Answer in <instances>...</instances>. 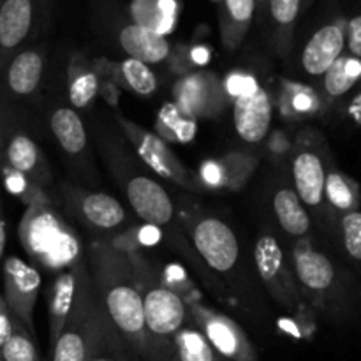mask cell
Segmentation results:
<instances>
[{"label":"cell","mask_w":361,"mask_h":361,"mask_svg":"<svg viewBox=\"0 0 361 361\" xmlns=\"http://www.w3.org/2000/svg\"><path fill=\"white\" fill-rule=\"evenodd\" d=\"M126 194L133 210L147 224L159 228L171 222L173 214H175L171 197L166 192L164 187H161L152 178L134 176L127 182Z\"/></svg>","instance_id":"11"},{"label":"cell","mask_w":361,"mask_h":361,"mask_svg":"<svg viewBox=\"0 0 361 361\" xmlns=\"http://www.w3.org/2000/svg\"><path fill=\"white\" fill-rule=\"evenodd\" d=\"M222 171V187L229 190H240L257 168V159L247 152H229L219 159Z\"/></svg>","instance_id":"31"},{"label":"cell","mask_w":361,"mask_h":361,"mask_svg":"<svg viewBox=\"0 0 361 361\" xmlns=\"http://www.w3.org/2000/svg\"><path fill=\"white\" fill-rule=\"evenodd\" d=\"M11 324H13V316H11L7 303L4 300L2 289H0V349H2L4 342L7 341L11 334Z\"/></svg>","instance_id":"42"},{"label":"cell","mask_w":361,"mask_h":361,"mask_svg":"<svg viewBox=\"0 0 361 361\" xmlns=\"http://www.w3.org/2000/svg\"><path fill=\"white\" fill-rule=\"evenodd\" d=\"M69 101L74 108H87L99 95V76L85 55H74L67 69Z\"/></svg>","instance_id":"25"},{"label":"cell","mask_w":361,"mask_h":361,"mask_svg":"<svg viewBox=\"0 0 361 361\" xmlns=\"http://www.w3.org/2000/svg\"><path fill=\"white\" fill-rule=\"evenodd\" d=\"M99 95L108 102L109 106L116 108L118 106V95H120V87L115 85L113 81L108 80H99Z\"/></svg>","instance_id":"43"},{"label":"cell","mask_w":361,"mask_h":361,"mask_svg":"<svg viewBox=\"0 0 361 361\" xmlns=\"http://www.w3.org/2000/svg\"><path fill=\"white\" fill-rule=\"evenodd\" d=\"M204 187H222V171L219 161H207L197 173Z\"/></svg>","instance_id":"39"},{"label":"cell","mask_w":361,"mask_h":361,"mask_svg":"<svg viewBox=\"0 0 361 361\" xmlns=\"http://www.w3.org/2000/svg\"><path fill=\"white\" fill-rule=\"evenodd\" d=\"M143 316L152 361L171 356V341L185 324V300L168 286H155L143 293Z\"/></svg>","instance_id":"4"},{"label":"cell","mask_w":361,"mask_h":361,"mask_svg":"<svg viewBox=\"0 0 361 361\" xmlns=\"http://www.w3.org/2000/svg\"><path fill=\"white\" fill-rule=\"evenodd\" d=\"M0 284L9 312L20 319L32 335H35L34 309L41 289V274L37 268L18 256L4 257L0 267Z\"/></svg>","instance_id":"6"},{"label":"cell","mask_w":361,"mask_h":361,"mask_svg":"<svg viewBox=\"0 0 361 361\" xmlns=\"http://www.w3.org/2000/svg\"><path fill=\"white\" fill-rule=\"evenodd\" d=\"M192 319L212 348L226 361H257V351L238 323L196 302L189 303Z\"/></svg>","instance_id":"7"},{"label":"cell","mask_w":361,"mask_h":361,"mask_svg":"<svg viewBox=\"0 0 361 361\" xmlns=\"http://www.w3.org/2000/svg\"><path fill=\"white\" fill-rule=\"evenodd\" d=\"M349 51L355 59H361V16H355L348 25Z\"/></svg>","instance_id":"41"},{"label":"cell","mask_w":361,"mask_h":361,"mask_svg":"<svg viewBox=\"0 0 361 361\" xmlns=\"http://www.w3.org/2000/svg\"><path fill=\"white\" fill-rule=\"evenodd\" d=\"M4 2V0H0V4H2Z\"/></svg>","instance_id":"47"},{"label":"cell","mask_w":361,"mask_h":361,"mask_svg":"<svg viewBox=\"0 0 361 361\" xmlns=\"http://www.w3.org/2000/svg\"><path fill=\"white\" fill-rule=\"evenodd\" d=\"M44 73V56L39 49L23 48L0 71V92L28 97L39 88Z\"/></svg>","instance_id":"13"},{"label":"cell","mask_w":361,"mask_h":361,"mask_svg":"<svg viewBox=\"0 0 361 361\" xmlns=\"http://www.w3.org/2000/svg\"><path fill=\"white\" fill-rule=\"evenodd\" d=\"M344 44L345 35L341 25L330 23L321 27L303 48L302 66L305 73L312 76H321L326 73L335 60L342 56Z\"/></svg>","instance_id":"17"},{"label":"cell","mask_w":361,"mask_h":361,"mask_svg":"<svg viewBox=\"0 0 361 361\" xmlns=\"http://www.w3.org/2000/svg\"><path fill=\"white\" fill-rule=\"evenodd\" d=\"M7 109L6 102H4V94L0 92V164H2V155H4V147H6V141L9 137V129H7Z\"/></svg>","instance_id":"44"},{"label":"cell","mask_w":361,"mask_h":361,"mask_svg":"<svg viewBox=\"0 0 361 361\" xmlns=\"http://www.w3.org/2000/svg\"><path fill=\"white\" fill-rule=\"evenodd\" d=\"M274 210L279 224L288 235L303 236L310 229L309 214L293 189H281L275 194Z\"/></svg>","instance_id":"27"},{"label":"cell","mask_w":361,"mask_h":361,"mask_svg":"<svg viewBox=\"0 0 361 361\" xmlns=\"http://www.w3.org/2000/svg\"><path fill=\"white\" fill-rule=\"evenodd\" d=\"M118 123L120 129L123 130L127 140L130 141L134 150H136L137 155L141 157V161H143L152 171H155L159 176L169 180V182L176 183V185L183 187V189L192 190V192H201V190L207 189V187L203 185V182L200 180V176H197V173L190 171V169L173 154V150L168 147V143L162 141L157 134L143 129V127L134 123L133 120L126 118V116H118Z\"/></svg>","instance_id":"5"},{"label":"cell","mask_w":361,"mask_h":361,"mask_svg":"<svg viewBox=\"0 0 361 361\" xmlns=\"http://www.w3.org/2000/svg\"><path fill=\"white\" fill-rule=\"evenodd\" d=\"M295 270L300 282L312 291H324L334 284V264L326 256L312 249H296Z\"/></svg>","instance_id":"21"},{"label":"cell","mask_w":361,"mask_h":361,"mask_svg":"<svg viewBox=\"0 0 361 361\" xmlns=\"http://www.w3.org/2000/svg\"><path fill=\"white\" fill-rule=\"evenodd\" d=\"M0 361H2V360H0Z\"/></svg>","instance_id":"48"},{"label":"cell","mask_w":361,"mask_h":361,"mask_svg":"<svg viewBox=\"0 0 361 361\" xmlns=\"http://www.w3.org/2000/svg\"><path fill=\"white\" fill-rule=\"evenodd\" d=\"M13 316V314H11ZM2 361H41V355L35 345V335L25 328L20 319L13 316L11 334L0 349Z\"/></svg>","instance_id":"30"},{"label":"cell","mask_w":361,"mask_h":361,"mask_svg":"<svg viewBox=\"0 0 361 361\" xmlns=\"http://www.w3.org/2000/svg\"><path fill=\"white\" fill-rule=\"evenodd\" d=\"M155 130L162 141L173 143H189L196 137L197 118L183 111L175 101L166 102L155 120Z\"/></svg>","instance_id":"22"},{"label":"cell","mask_w":361,"mask_h":361,"mask_svg":"<svg viewBox=\"0 0 361 361\" xmlns=\"http://www.w3.org/2000/svg\"><path fill=\"white\" fill-rule=\"evenodd\" d=\"M256 7V0H221V37L226 48H240L252 25Z\"/></svg>","instance_id":"20"},{"label":"cell","mask_w":361,"mask_h":361,"mask_svg":"<svg viewBox=\"0 0 361 361\" xmlns=\"http://www.w3.org/2000/svg\"><path fill=\"white\" fill-rule=\"evenodd\" d=\"M95 291L115 326L116 334L140 355H150L143 316V293L137 286V274L126 250L113 243H97L90 254Z\"/></svg>","instance_id":"1"},{"label":"cell","mask_w":361,"mask_h":361,"mask_svg":"<svg viewBox=\"0 0 361 361\" xmlns=\"http://www.w3.org/2000/svg\"><path fill=\"white\" fill-rule=\"evenodd\" d=\"M0 166H6L13 171L21 173L32 183L42 187V189L49 180V169L46 166L41 148L35 145V141L30 136L23 133L9 134L6 147H4L2 164Z\"/></svg>","instance_id":"14"},{"label":"cell","mask_w":361,"mask_h":361,"mask_svg":"<svg viewBox=\"0 0 361 361\" xmlns=\"http://www.w3.org/2000/svg\"><path fill=\"white\" fill-rule=\"evenodd\" d=\"M264 0H256V6H263Z\"/></svg>","instance_id":"46"},{"label":"cell","mask_w":361,"mask_h":361,"mask_svg":"<svg viewBox=\"0 0 361 361\" xmlns=\"http://www.w3.org/2000/svg\"><path fill=\"white\" fill-rule=\"evenodd\" d=\"M0 180H4L7 190H9L11 194H14L16 197H20L27 207H30V204L51 203L49 197L46 196L42 187L35 185V183H32L27 176L6 168V166H0Z\"/></svg>","instance_id":"34"},{"label":"cell","mask_w":361,"mask_h":361,"mask_svg":"<svg viewBox=\"0 0 361 361\" xmlns=\"http://www.w3.org/2000/svg\"><path fill=\"white\" fill-rule=\"evenodd\" d=\"M6 243H7V224H6V215H4L2 190H0V267H2L4 254H6Z\"/></svg>","instance_id":"45"},{"label":"cell","mask_w":361,"mask_h":361,"mask_svg":"<svg viewBox=\"0 0 361 361\" xmlns=\"http://www.w3.org/2000/svg\"><path fill=\"white\" fill-rule=\"evenodd\" d=\"M342 231H344V243L348 252L355 259H361V214L349 212L342 219Z\"/></svg>","instance_id":"36"},{"label":"cell","mask_w":361,"mask_h":361,"mask_svg":"<svg viewBox=\"0 0 361 361\" xmlns=\"http://www.w3.org/2000/svg\"><path fill=\"white\" fill-rule=\"evenodd\" d=\"M115 331L116 330L113 324H109V326L106 328L104 335L101 337L97 348L94 349V353H92L88 361H123L122 353L118 351L120 342L118 338H116Z\"/></svg>","instance_id":"37"},{"label":"cell","mask_w":361,"mask_h":361,"mask_svg":"<svg viewBox=\"0 0 361 361\" xmlns=\"http://www.w3.org/2000/svg\"><path fill=\"white\" fill-rule=\"evenodd\" d=\"M94 71L99 80H108L126 87L127 90L148 97L157 90V76L150 66L134 59H126L122 62H109L106 59H99L94 62Z\"/></svg>","instance_id":"15"},{"label":"cell","mask_w":361,"mask_h":361,"mask_svg":"<svg viewBox=\"0 0 361 361\" xmlns=\"http://www.w3.org/2000/svg\"><path fill=\"white\" fill-rule=\"evenodd\" d=\"M175 102L194 118H215L228 106L224 83L212 71L183 74L173 87Z\"/></svg>","instance_id":"8"},{"label":"cell","mask_w":361,"mask_h":361,"mask_svg":"<svg viewBox=\"0 0 361 361\" xmlns=\"http://www.w3.org/2000/svg\"><path fill=\"white\" fill-rule=\"evenodd\" d=\"M303 0H264L263 6L267 7L268 18L274 28V39L279 49H284L289 37L293 34L296 20L300 16Z\"/></svg>","instance_id":"29"},{"label":"cell","mask_w":361,"mask_h":361,"mask_svg":"<svg viewBox=\"0 0 361 361\" xmlns=\"http://www.w3.org/2000/svg\"><path fill=\"white\" fill-rule=\"evenodd\" d=\"M284 97L289 99V108L296 113H307L314 108V97H310L305 90H300V88L291 87L289 94Z\"/></svg>","instance_id":"40"},{"label":"cell","mask_w":361,"mask_h":361,"mask_svg":"<svg viewBox=\"0 0 361 361\" xmlns=\"http://www.w3.org/2000/svg\"><path fill=\"white\" fill-rule=\"evenodd\" d=\"M361 76V62L349 56H341L324 73V90L331 97H341L351 90Z\"/></svg>","instance_id":"32"},{"label":"cell","mask_w":361,"mask_h":361,"mask_svg":"<svg viewBox=\"0 0 361 361\" xmlns=\"http://www.w3.org/2000/svg\"><path fill=\"white\" fill-rule=\"evenodd\" d=\"M324 197L338 210H351L355 207V190L341 173H330L324 182Z\"/></svg>","instance_id":"35"},{"label":"cell","mask_w":361,"mask_h":361,"mask_svg":"<svg viewBox=\"0 0 361 361\" xmlns=\"http://www.w3.org/2000/svg\"><path fill=\"white\" fill-rule=\"evenodd\" d=\"M87 271V264L73 268V270L60 271L56 275L55 282L51 286L48 300V317H49V344L56 342V338L62 334L63 326L67 324V319L73 310L74 298H76L78 286H80L81 277Z\"/></svg>","instance_id":"16"},{"label":"cell","mask_w":361,"mask_h":361,"mask_svg":"<svg viewBox=\"0 0 361 361\" xmlns=\"http://www.w3.org/2000/svg\"><path fill=\"white\" fill-rule=\"evenodd\" d=\"M95 295L92 277L87 270L78 286L67 324L51 348V361H88L97 348L111 321L106 310L101 312L102 303Z\"/></svg>","instance_id":"3"},{"label":"cell","mask_w":361,"mask_h":361,"mask_svg":"<svg viewBox=\"0 0 361 361\" xmlns=\"http://www.w3.org/2000/svg\"><path fill=\"white\" fill-rule=\"evenodd\" d=\"M53 134L67 154L78 155L87 147V130L80 115L71 108L56 109L49 120Z\"/></svg>","instance_id":"28"},{"label":"cell","mask_w":361,"mask_h":361,"mask_svg":"<svg viewBox=\"0 0 361 361\" xmlns=\"http://www.w3.org/2000/svg\"><path fill=\"white\" fill-rule=\"evenodd\" d=\"M293 178H295V192L300 201L309 207H317L324 200V182L326 173L321 159L314 152H300L293 161Z\"/></svg>","instance_id":"19"},{"label":"cell","mask_w":361,"mask_h":361,"mask_svg":"<svg viewBox=\"0 0 361 361\" xmlns=\"http://www.w3.org/2000/svg\"><path fill=\"white\" fill-rule=\"evenodd\" d=\"M254 259H256L257 271L264 284H268L270 289L277 293L284 291V252L274 236L264 235L257 240Z\"/></svg>","instance_id":"24"},{"label":"cell","mask_w":361,"mask_h":361,"mask_svg":"<svg viewBox=\"0 0 361 361\" xmlns=\"http://www.w3.org/2000/svg\"><path fill=\"white\" fill-rule=\"evenodd\" d=\"M130 18L136 25L164 35L171 30L175 16H168L159 7V0H133L130 4Z\"/></svg>","instance_id":"33"},{"label":"cell","mask_w":361,"mask_h":361,"mask_svg":"<svg viewBox=\"0 0 361 361\" xmlns=\"http://www.w3.org/2000/svg\"><path fill=\"white\" fill-rule=\"evenodd\" d=\"M21 247L46 270L66 271L85 263L83 245L51 203L30 204L18 226Z\"/></svg>","instance_id":"2"},{"label":"cell","mask_w":361,"mask_h":361,"mask_svg":"<svg viewBox=\"0 0 361 361\" xmlns=\"http://www.w3.org/2000/svg\"><path fill=\"white\" fill-rule=\"evenodd\" d=\"M48 0H4L0 4V71L23 49L39 27Z\"/></svg>","instance_id":"9"},{"label":"cell","mask_w":361,"mask_h":361,"mask_svg":"<svg viewBox=\"0 0 361 361\" xmlns=\"http://www.w3.org/2000/svg\"><path fill=\"white\" fill-rule=\"evenodd\" d=\"M224 88H226V94L228 97H240V95H245L250 94V92L257 90L259 85L256 83L250 74H243V73H231L224 81Z\"/></svg>","instance_id":"38"},{"label":"cell","mask_w":361,"mask_h":361,"mask_svg":"<svg viewBox=\"0 0 361 361\" xmlns=\"http://www.w3.org/2000/svg\"><path fill=\"white\" fill-rule=\"evenodd\" d=\"M118 42L129 59L140 60L147 66L162 62L171 55V48L164 35L136 25L134 21L120 27Z\"/></svg>","instance_id":"18"},{"label":"cell","mask_w":361,"mask_h":361,"mask_svg":"<svg viewBox=\"0 0 361 361\" xmlns=\"http://www.w3.org/2000/svg\"><path fill=\"white\" fill-rule=\"evenodd\" d=\"M169 361H226L197 326H183L171 341Z\"/></svg>","instance_id":"26"},{"label":"cell","mask_w":361,"mask_h":361,"mask_svg":"<svg viewBox=\"0 0 361 361\" xmlns=\"http://www.w3.org/2000/svg\"><path fill=\"white\" fill-rule=\"evenodd\" d=\"M80 212L94 228L115 229L126 221V210L113 196L87 192L80 197Z\"/></svg>","instance_id":"23"},{"label":"cell","mask_w":361,"mask_h":361,"mask_svg":"<svg viewBox=\"0 0 361 361\" xmlns=\"http://www.w3.org/2000/svg\"><path fill=\"white\" fill-rule=\"evenodd\" d=\"M233 122L238 136L247 143H259L271 126V101L263 88L240 95L233 104Z\"/></svg>","instance_id":"12"},{"label":"cell","mask_w":361,"mask_h":361,"mask_svg":"<svg viewBox=\"0 0 361 361\" xmlns=\"http://www.w3.org/2000/svg\"><path fill=\"white\" fill-rule=\"evenodd\" d=\"M194 245L204 263L217 271H229L240 257L238 238L226 222L207 217L192 229Z\"/></svg>","instance_id":"10"}]
</instances>
